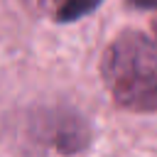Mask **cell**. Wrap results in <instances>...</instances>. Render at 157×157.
Here are the masks:
<instances>
[{
	"label": "cell",
	"instance_id": "obj_3",
	"mask_svg": "<svg viewBox=\"0 0 157 157\" xmlns=\"http://www.w3.org/2000/svg\"><path fill=\"white\" fill-rule=\"evenodd\" d=\"M101 2L103 0H61L56 5L54 17H56V22H76V20L91 15L93 10H98Z\"/></svg>",
	"mask_w": 157,
	"mask_h": 157
},
{
	"label": "cell",
	"instance_id": "obj_1",
	"mask_svg": "<svg viewBox=\"0 0 157 157\" xmlns=\"http://www.w3.org/2000/svg\"><path fill=\"white\" fill-rule=\"evenodd\" d=\"M101 74L120 108L157 113V22L120 32L103 54Z\"/></svg>",
	"mask_w": 157,
	"mask_h": 157
},
{
	"label": "cell",
	"instance_id": "obj_4",
	"mask_svg": "<svg viewBox=\"0 0 157 157\" xmlns=\"http://www.w3.org/2000/svg\"><path fill=\"white\" fill-rule=\"evenodd\" d=\"M128 5L137 10H157V0H128Z\"/></svg>",
	"mask_w": 157,
	"mask_h": 157
},
{
	"label": "cell",
	"instance_id": "obj_2",
	"mask_svg": "<svg viewBox=\"0 0 157 157\" xmlns=\"http://www.w3.org/2000/svg\"><path fill=\"white\" fill-rule=\"evenodd\" d=\"M42 128H44V132L49 135L52 147H54L56 152H61V155H74V152L83 150V147L88 145V137H91L88 125H86L83 118L76 115V113H61V110H59V113H54L49 120H44Z\"/></svg>",
	"mask_w": 157,
	"mask_h": 157
}]
</instances>
